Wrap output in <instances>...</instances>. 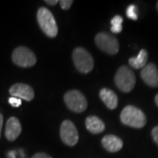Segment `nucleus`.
Segmentation results:
<instances>
[{"instance_id":"nucleus-12","label":"nucleus","mask_w":158,"mask_h":158,"mask_svg":"<svg viewBox=\"0 0 158 158\" xmlns=\"http://www.w3.org/2000/svg\"><path fill=\"white\" fill-rule=\"evenodd\" d=\"M102 146L104 148L111 153H115L119 151L123 147V141L118 136L108 135L103 137L101 141Z\"/></svg>"},{"instance_id":"nucleus-4","label":"nucleus","mask_w":158,"mask_h":158,"mask_svg":"<svg viewBox=\"0 0 158 158\" xmlns=\"http://www.w3.org/2000/svg\"><path fill=\"white\" fill-rule=\"evenodd\" d=\"M115 85L123 92H130L135 85V76L127 66L119 67L115 75Z\"/></svg>"},{"instance_id":"nucleus-14","label":"nucleus","mask_w":158,"mask_h":158,"mask_svg":"<svg viewBox=\"0 0 158 158\" xmlns=\"http://www.w3.org/2000/svg\"><path fill=\"white\" fill-rule=\"evenodd\" d=\"M85 127L91 134H100L106 128L105 123L97 116L87 117L85 119Z\"/></svg>"},{"instance_id":"nucleus-17","label":"nucleus","mask_w":158,"mask_h":158,"mask_svg":"<svg viewBox=\"0 0 158 158\" xmlns=\"http://www.w3.org/2000/svg\"><path fill=\"white\" fill-rule=\"evenodd\" d=\"M59 3H60V6L62 7V9H63V10H69L71 7V6H72L73 1L72 0H61Z\"/></svg>"},{"instance_id":"nucleus-6","label":"nucleus","mask_w":158,"mask_h":158,"mask_svg":"<svg viewBox=\"0 0 158 158\" xmlns=\"http://www.w3.org/2000/svg\"><path fill=\"white\" fill-rule=\"evenodd\" d=\"M64 102L69 110L75 113L85 112L88 103L85 95L77 90H70L64 95Z\"/></svg>"},{"instance_id":"nucleus-11","label":"nucleus","mask_w":158,"mask_h":158,"mask_svg":"<svg viewBox=\"0 0 158 158\" xmlns=\"http://www.w3.org/2000/svg\"><path fill=\"white\" fill-rule=\"evenodd\" d=\"M21 131H22V127L19 118L16 117H11L8 118L6 125V131H5L6 139L8 141H15L21 134Z\"/></svg>"},{"instance_id":"nucleus-1","label":"nucleus","mask_w":158,"mask_h":158,"mask_svg":"<svg viewBox=\"0 0 158 158\" xmlns=\"http://www.w3.org/2000/svg\"><path fill=\"white\" fill-rule=\"evenodd\" d=\"M120 120L126 126L135 128H141L147 122L144 113L134 106H127L122 110L120 113Z\"/></svg>"},{"instance_id":"nucleus-24","label":"nucleus","mask_w":158,"mask_h":158,"mask_svg":"<svg viewBox=\"0 0 158 158\" xmlns=\"http://www.w3.org/2000/svg\"><path fill=\"white\" fill-rule=\"evenodd\" d=\"M155 101H156V106H158V94H156V98H155Z\"/></svg>"},{"instance_id":"nucleus-13","label":"nucleus","mask_w":158,"mask_h":158,"mask_svg":"<svg viewBox=\"0 0 158 158\" xmlns=\"http://www.w3.org/2000/svg\"><path fill=\"white\" fill-rule=\"evenodd\" d=\"M99 97L106 107L110 110H113L118 106V97L113 90L103 88L99 91Z\"/></svg>"},{"instance_id":"nucleus-3","label":"nucleus","mask_w":158,"mask_h":158,"mask_svg":"<svg viewBox=\"0 0 158 158\" xmlns=\"http://www.w3.org/2000/svg\"><path fill=\"white\" fill-rule=\"evenodd\" d=\"M72 58L76 68L79 72L88 74L94 67V61L90 53L83 48H76L72 53Z\"/></svg>"},{"instance_id":"nucleus-5","label":"nucleus","mask_w":158,"mask_h":158,"mask_svg":"<svg viewBox=\"0 0 158 158\" xmlns=\"http://www.w3.org/2000/svg\"><path fill=\"white\" fill-rule=\"evenodd\" d=\"M11 59L14 64L22 68L33 67L37 62V58L34 52L24 46H19L13 50Z\"/></svg>"},{"instance_id":"nucleus-16","label":"nucleus","mask_w":158,"mask_h":158,"mask_svg":"<svg viewBox=\"0 0 158 158\" xmlns=\"http://www.w3.org/2000/svg\"><path fill=\"white\" fill-rule=\"evenodd\" d=\"M137 11H138V9H137V7H136L135 5H130V6L127 7V11H126L127 16V18L133 19V20H137V19H138V13H137Z\"/></svg>"},{"instance_id":"nucleus-25","label":"nucleus","mask_w":158,"mask_h":158,"mask_svg":"<svg viewBox=\"0 0 158 158\" xmlns=\"http://www.w3.org/2000/svg\"><path fill=\"white\" fill-rule=\"evenodd\" d=\"M156 8H157V11H158V1H157V3H156Z\"/></svg>"},{"instance_id":"nucleus-9","label":"nucleus","mask_w":158,"mask_h":158,"mask_svg":"<svg viewBox=\"0 0 158 158\" xmlns=\"http://www.w3.org/2000/svg\"><path fill=\"white\" fill-rule=\"evenodd\" d=\"M9 92L12 97H15L26 101H32L34 98V89L27 84L17 83L11 85Z\"/></svg>"},{"instance_id":"nucleus-21","label":"nucleus","mask_w":158,"mask_h":158,"mask_svg":"<svg viewBox=\"0 0 158 158\" xmlns=\"http://www.w3.org/2000/svg\"><path fill=\"white\" fill-rule=\"evenodd\" d=\"M32 158H52L46 153H36L32 156Z\"/></svg>"},{"instance_id":"nucleus-2","label":"nucleus","mask_w":158,"mask_h":158,"mask_svg":"<svg viewBox=\"0 0 158 158\" xmlns=\"http://www.w3.org/2000/svg\"><path fill=\"white\" fill-rule=\"evenodd\" d=\"M37 21L42 32L49 38H55L58 34L56 21L51 11L45 7H40L37 11Z\"/></svg>"},{"instance_id":"nucleus-23","label":"nucleus","mask_w":158,"mask_h":158,"mask_svg":"<svg viewBox=\"0 0 158 158\" xmlns=\"http://www.w3.org/2000/svg\"><path fill=\"white\" fill-rule=\"evenodd\" d=\"M3 122H4V117L2 113H0V138H1V134H2V127H3Z\"/></svg>"},{"instance_id":"nucleus-18","label":"nucleus","mask_w":158,"mask_h":158,"mask_svg":"<svg viewBox=\"0 0 158 158\" xmlns=\"http://www.w3.org/2000/svg\"><path fill=\"white\" fill-rule=\"evenodd\" d=\"M9 103L13 107H19V106H21V99L15 98V97H11V98H9Z\"/></svg>"},{"instance_id":"nucleus-20","label":"nucleus","mask_w":158,"mask_h":158,"mask_svg":"<svg viewBox=\"0 0 158 158\" xmlns=\"http://www.w3.org/2000/svg\"><path fill=\"white\" fill-rule=\"evenodd\" d=\"M152 136L155 142L158 145V126L155 127L152 130Z\"/></svg>"},{"instance_id":"nucleus-19","label":"nucleus","mask_w":158,"mask_h":158,"mask_svg":"<svg viewBox=\"0 0 158 158\" xmlns=\"http://www.w3.org/2000/svg\"><path fill=\"white\" fill-rule=\"evenodd\" d=\"M122 22H123V18L119 15L113 17V19L111 20L112 26H122Z\"/></svg>"},{"instance_id":"nucleus-22","label":"nucleus","mask_w":158,"mask_h":158,"mask_svg":"<svg viewBox=\"0 0 158 158\" xmlns=\"http://www.w3.org/2000/svg\"><path fill=\"white\" fill-rule=\"evenodd\" d=\"M46 4H48V5H49V6H56V4L59 3V1H57V0H46L45 1Z\"/></svg>"},{"instance_id":"nucleus-8","label":"nucleus","mask_w":158,"mask_h":158,"mask_svg":"<svg viewBox=\"0 0 158 158\" xmlns=\"http://www.w3.org/2000/svg\"><path fill=\"white\" fill-rule=\"evenodd\" d=\"M60 136L62 142L73 147L78 142L79 135L76 126L70 120H64L60 127Z\"/></svg>"},{"instance_id":"nucleus-15","label":"nucleus","mask_w":158,"mask_h":158,"mask_svg":"<svg viewBox=\"0 0 158 158\" xmlns=\"http://www.w3.org/2000/svg\"><path fill=\"white\" fill-rule=\"evenodd\" d=\"M148 57V55L147 50L141 49L137 56L130 58L129 61H128L129 65L132 68L136 69L144 68L147 65Z\"/></svg>"},{"instance_id":"nucleus-7","label":"nucleus","mask_w":158,"mask_h":158,"mask_svg":"<svg viewBox=\"0 0 158 158\" xmlns=\"http://www.w3.org/2000/svg\"><path fill=\"white\" fill-rule=\"evenodd\" d=\"M95 42H96L98 48L100 50L104 51L108 55H116L118 52V41L113 35L106 33V32H101L97 34L95 37Z\"/></svg>"},{"instance_id":"nucleus-10","label":"nucleus","mask_w":158,"mask_h":158,"mask_svg":"<svg viewBox=\"0 0 158 158\" xmlns=\"http://www.w3.org/2000/svg\"><path fill=\"white\" fill-rule=\"evenodd\" d=\"M141 77L144 83L150 87H158V69L154 63H148L141 71Z\"/></svg>"}]
</instances>
